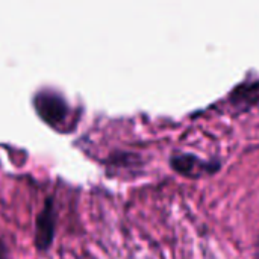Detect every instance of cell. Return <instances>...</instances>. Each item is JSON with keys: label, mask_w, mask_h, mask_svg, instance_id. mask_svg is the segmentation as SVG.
<instances>
[{"label": "cell", "mask_w": 259, "mask_h": 259, "mask_svg": "<svg viewBox=\"0 0 259 259\" xmlns=\"http://www.w3.org/2000/svg\"><path fill=\"white\" fill-rule=\"evenodd\" d=\"M33 108L36 115L53 129H61L71 114L65 97L53 90L38 91L33 97Z\"/></svg>", "instance_id": "cell-1"}, {"label": "cell", "mask_w": 259, "mask_h": 259, "mask_svg": "<svg viewBox=\"0 0 259 259\" xmlns=\"http://www.w3.org/2000/svg\"><path fill=\"white\" fill-rule=\"evenodd\" d=\"M56 231V209L53 197H46L42 209L35 220V247L39 252H47L52 247Z\"/></svg>", "instance_id": "cell-2"}, {"label": "cell", "mask_w": 259, "mask_h": 259, "mask_svg": "<svg viewBox=\"0 0 259 259\" xmlns=\"http://www.w3.org/2000/svg\"><path fill=\"white\" fill-rule=\"evenodd\" d=\"M171 168L185 178H200L220 170L219 161H203L191 153H175L170 158Z\"/></svg>", "instance_id": "cell-3"}, {"label": "cell", "mask_w": 259, "mask_h": 259, "mask_svg": "<svg viewBox=\"0 0 259 259\" xmlns=\"http://www.w3.org/2000/svg\"><path fill=\"white\" fill-rule=\"evenodd\" d=\"M259 100V82L255 83H243L238 88H235L231 94V102L235 105L243 103L244 106L255 103Z\"/></svg>", "instance_id": "cell-4"}, {"label": "cell", "mask_w": 259, "mask_h": 259, "mask_svg": "<svg viewBox=\"0 0 259 259\" xmlns=\"http://www.w3.org/2000/svg\"><path fill=\"white\" fill-rule=\"evenodd\" d=\"M0 259H9V255H8V247L0 235Z\"/></svg>", "instance_id": "cell-5"}, {"label": "cell", "mask_w": 259, "mask_h": 259, "mask_svg": "<svg viewBox=\"0 0 259 259\" xmlns=\"http://www.w3.org/2000/svg\"><path fill=\"white\" fill-rule=\"evenodd\" d=\"M255 259H259V237H258V241H256V250H255Z\"/></svg>", "instance_id": "cell-6"}]
</instances>
